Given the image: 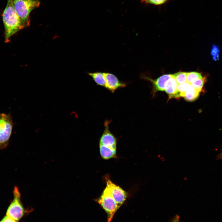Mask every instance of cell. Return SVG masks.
I'll use <instances>...</instances> for the list:
<instances>
[{
    "label": "cell",
    "mask_w": 222,
    "mask_h": 222,
    "mask_svg": "<svg viewBox=\"0 0 222 222\" xmlns=\"http://www.w3.org/2000/svg\"><path fill=\"white\" fill-rule=\"evenodd\" d=\"M2 18L4 27L5 42H8L12 36L25 28L14 9L12 0H7Z\"/></svg>",
    "instance_id": "6da1fadb"
},
{
    "label": "cell",
    "mask_w": 222,
    "mask_h": 222,
    "mask_svg": "<svg viewBox=\"0 0 222 222\" xmlns=\"http://www.w3.org/2000/svg\"><path fill=\"white\" fill-rule=\"evenodd\" d=\"M109 123L108 121L105 123V129L99 142L100 155L105 160L116 157L117 140L109 130Z\"/></svg>",
    "instance_id": "7a4b0ae2"
},
{
    "label": "cell",
    "mask_w": 222,
    "mask_h": 222,
    "mask_svg": "<svg viewBox=\"0 0 222 222\" xmlns=\"http://www.w3.org/2000/svg\"><path fill=\"white\" fill-rule=\"evenodd\" d=\"M14 9L24 27L30 24V14L40 5L39 0H12Z\"/></svg>",
    "instance_id": "3957f363"
},
{
    "label": "cell",
    "mask_w": 222,
    "mask_h": 222,
    "mask_svg": "<svg viewBox=\"0 0 222 222\" xmlns=\"http://www.w3.org/2000/svg\"><path fill=\"white\" fill-rule=\"evenodd\" d=\"M14 125L10 113H0V150L8 146Z\"/></svg>",
    "instance_id": "277c9868"
},
{
    "label": "cell",
    "mask_w": 222,
    "mask_h": 222,
    "mask_svg": "<svg viewBox=\"0 0 222 222\" xmlns=\"http://www.w3.org/2000/svg\"><path fill=\"white\" fill-rule=\"evenodd\" d=\"M97 202L106 212L108 221H111L114 214L119 208L107 186Z\"/></svg>",
    "instance_id": "5b68a950"
},
{
    "label": "cell",
    "mask_w": 222,
    "mask_h": 222,
    "mask_svg": "<svg viewBox=\"0 0 222 222\" xmlns=\"http://www.w3.org/2000/svg\"><path fill=\"white\" fill-rule=\"evenodd\" d=\"M13 195V199L7 209L6 215L17 222L23 216L25 211L21 202L20 193L16 187L14 188Z\"/></svg>",
    "instance_id": "8992f818"
},
{
    "label": "cell",
    "mask_w": 222,
    "mask_h": 222,
    "mask_svg": "<svg viewBox=\"0 0 222 222\" xmlns=\"http://www.w3.org/2000/svg\"><path fill=\"white\" fill-rule=\"evenodd\" d=\"M106 186L109 188L113 198L119 208L127 198V193L110 180L107 181Z\"/></svg>",
    "instance_id": "52a82bcc"
},
{
    "label": "cell",
    "mask_w": 222,
    "mask_h": 222,
    "mask_svg": "<svg viewBox=\"0 0 222 222\" xmlns=\"http://www.w3.org/2000/svg\"><path fill=\"white\" fill-rule=\"evenodd\" d=\"M105 80V88L109 91L113 93L117 89L125 87L128 84L119 80L114 74L109 72H104Z\"/></svg>",
    "instance_id": "ba28073f"
},
{
    "label": "cell",
    "mask_w": 222,
    "mask_h": 222,
    "mask_svg": "<svg viewBox=\"0 0 222 222\" xmlns=\"http://www.w3.org/2000/svg\"><path fill=\"white\" fill-rule=\"evenodd\" d=\"M172 74H165L163 75L156 80H153L146 77L150 81L153 85V91L155 93L158 91H165V84L167 80L171 78Z\"/></svg>",
    "instance_id": "9c48e42d"
},
{
    "label": "cell",
    "mask_w": 222,
    "mask_h": 222,
    "mask_svg": "<svg viewBox=\"0 0 222 222\" xmlns=\"http://www.w3.org/2000/svg\"><path fill=\"white\" fill-rule=\"evenodd\" d=\"M178 85V84L172 76L165 84V91L167 94L169 99L180 98L177 91Z\"/></svg>",
    "instance_id": "30bf717a"
},
{
    "label": "cell",
    "mask_w": 222,
    "mask_h": 222,
    "mask_svg": "<svg viewBox=\"0 0 222 222\" xmlns=\"http://www.w3.org/2000/svg\"><path fill=\"white\" fill-rule=\"evenodd\" d=\"M200 92L191 85L185 92L183 97L187 101H193L199 96Z\"/></svg>",
    "instance_id": "8fae6325"
},
{
    "label": "cell",
    "mask_w": 222,
    "mask_h": 222,
    "mask_svg": "<svg viewBox=\"0 0 222 222\" xmlns=\"http://www.w3.org/2000/svg\"><path fill=\"white\" fill-rule=\"evenodd\" d=\"M88 74L97 84L105 87V80L104 72H97L89 73Z\"/></svg>",
    "instance_id": "7c38bea8"
},
{
    "label": "cell",
    "mask_w": 222,
    "mask_h": 222,
    "mask_svg": "<svg viewBox=\"0 0 222 222\" xmlns=\"http://www.w3.org/2000/svg\"><path fill=\"white\" fill-rule=\"evenodd\" d=\"M187 72H179L172 74V76L179 84L187 82Z\"/></svg>",
    "instance_id": "4fadbf2b"
},
{
    "label": "cell",
    "mask_w": 222,
    "mask_h": 222,
    "mask_svg": "<svg viewBox=\"0 0 222 222\" xmlns=\"http://www.w3.org/2000/svg\"><path fill=\"white\" fill-rule=\"evenodd\" d=\"M202 77L200 73L196 72H187V82L191 84L196 80Z\"/></svg>",
    "instance_id": "5bb4252c"
},
{
    "label": "cell",
    "mask_w": 222,
    "mask_h": 222,
    "mask_svg": "<svg viewBox=\"0 0 222 222\" xmlns=\"http://www.w3.org/2000/svg\"><path fill=\"white\" fill-rule=\"evenodd\" d=\"M191 84L187 82L178 84L177 91L180 98L184 97V94Z\"/></svg>",
    "instance_id": "9a60e30c"
},
{
    "label": "cell",
    "mask_w": 222,
    "mask_h": 222,
    "mask_svg": "<svg viewBox=\"0 0 222 222\" xmlns=\"http://www.w3.org/2000/svg\"><path fill=\"white\" fill-rule=\"evenodd\" d=\"M206 78L202 77L194 81L191 84L195 88L200 92L202 90L203 87L206 81Z\"/></svg>",
    "instance_id": "2e32d148"
},
{
    "label": "cell",
    "mask_w": 222,
    "mask_h": 222,
    "mask_svg": "<svg viewBox=\"0 0 222 222\" xmlns=\"http://www.w3.org/2000/svg\"><path fill=\"white\" fill-rule=\"evenodd\" d=\"M219 52L220 49L219 47L215 45H213L211 53L212 57V59L216 61L219 60Z\"/></svg>",
    "instance_id": "e0dca14e"
},
{
    "label": "cell",
    "mask_w": 222,
    "mask_h": 222,
    "mask_svg": "<svg viewBox=\"0 0 222 222\" xmlns=\"http://www.w3.org/2000/svg\"><path fill=\"white\" fill-rule=\"evenodd\" d=\"M167 0H145L146 2L156 5H159L162 4Z\"/></svg>",
    "instance_id": "ac0fdd59"
},
{
    "label": "cell",
    "mask_w": 222,
    "mask_h": 222,
    "mask_svg": "<svg viewBox=\"0 0 222 222\" xmlns=\"http://www.w3.org/2000/svg\"><path fill=\"white\" fill-rule=\"evenodd\" d=\"M1 222H14L15 221L13 219L9 217L8 216L6 215V216L2 219Z\"/></svg>",
    "instance_id": "d6986e66"
},
{
    "label": "cell",
    "mask_w": 222,
    "mask_h": 222,
    "mask_svg": "<svg viewBox=\"0 0 222 222\" xmlns=\"http://www.w3.org/2000/svg\"><path fill=\"white\" fill-rule=\"evenodd\" d=\"M180 216L178 215H176L174 216L173 218L171 219L170 221L172 222H179L180 221Z\"/></svg>",
    "instance_id": "ffe728a7"
},
{
    "label": "cell",
    "mask_w": 222,
    "mask_h": 222,
    "mask_svg": "<svg viewBox=\"0 0 222 222\" xmlns=\"http://www.w3.org/2000/svg\"><path fill=\"white\" fill-rule=\"evenodd\" d=\"M221 158H222V155H221Z\"/></svg>",
    "instance_id": "44dd1931"
}]
</instances>
